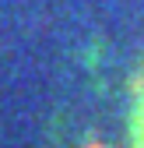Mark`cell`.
Returning a JSON list of instances; mask_svg holds the SVG:
<instances>
[{
  "label": "cell",
  "mask_w": 144,
  "mask_h": 148,
  "mask_svg": "<svg viewBox=\"0 0 144 148\" xmlns=\"http://www.w3.org/2000/svg\"><path fill=\"white\" fill-rule=\"evenodd\" d=\"M134 148H144V92H141L137 116H134Z\"/></svg>",
  "instance_id": "obj_1"
}]
</instances>
